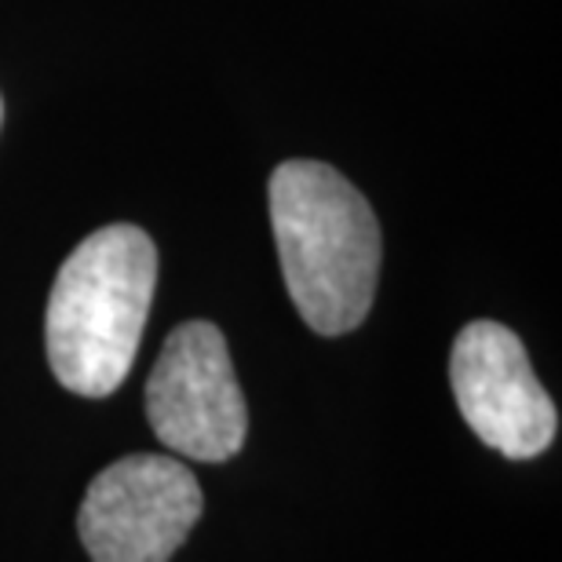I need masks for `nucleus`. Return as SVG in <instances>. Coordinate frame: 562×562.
Wrapping results in <instances>:
<instances>
[{
  "label": "nucleus",
  "instance_id": "nucleus-3",
  "mask_svg": "<svg viewBox=\"0 0 562 562\" xmlns=\"http://www.w3.org/2000/svg\"><path fill=\"white\" fill-rule=\"evenodd\" d=\"M205 512L198 475L165 453H132L88 486L77 533L92 562H168Z\"/></svg>",
  "mask_w": 562,
  "mask_h": 562
},
{
  "label": "nucleus",
  "instance_id": "nucleus-1",
  "mask_svg": "<svg viewBox=\"0 0 562 562\" xmlns=\"http://www.w3.org/2000/svg\"><path fill=\"white\" fill-rule=\"evenodd\" d=\"M281 278L300 318L322 336L366 322L380 278V223L351 179L322 161H285L271 176Z\"/></svg>",
  "mask_w": 562,
  "mask_h": 562
},
{
  "label": "nucleus",
  "instance_id": "nucleus-4",
  "mask_svg": "<svg viewBox=\"0 0 562 562\" xmlns=\"http://www.w3.org/2000/svg\"><path fill=\"white\" fill-rule=\"evenodd\" d=\"M146 420L168 449L201 464L241 453L249 406L227 340L212 322H183L165 340L146 380Z\"/></svg>",
  "mask_w": 562,
  "mask_h": 562
},
{
  "label": "nucleus",
  "instance_id": "nucleus-5",
  "mask_svg": "<svg viewBox=\"0 0 562 562\" xmlns=\"http://www.w3.org/2000/svg\"><path fill=\"white\" fill-rule=\"evenodd\" d=\"M460 417L508 460L541 457L559 431L555 402L537 380L522 340L501 322H471L449 355Z\"/></svg>",
  "mask_w": 562,
  "mask_h": 562
},
{
  "label": "nucleus",
  "instance_id": "nucleus-2",
  "mask_svg": "<svg viewBox=\"0 0 562 562\" xmlns=\"http://www.w3.org/2000/svg\"><path fill=\"white\" fill-rule=\"evenodd\" d=\"M157 285L150 234L114 223L77 245L59 267L44 314L55 380L85 398H106L136 362Z\"/></svg>",
  "mask_w": 562,
  "mask_h": 562
},
{
  "label": "nucleus",
  "instance_id": "nucleus-6",
  "mask_svg": "<svg viewBox=\"0 0 562 562\" xmlns=\"http://www.w3.org/2000/svg\"><path fill=\"white\" fill-rule=\"evenodd\" d=\"M0 117H4V103H0Z\"/></svg>",
  "mask_w": 562,
  "mask_h": 562
}]
</instances>
